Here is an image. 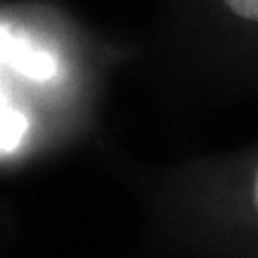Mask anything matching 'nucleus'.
Listing matches in <instances>:
<instances>
[{"label": "nucleus", "instance_id": "1", "mask_svg": "<svg viewBox=\"0 0 258 258\" xmlns=\"http://www.w3.org/2000/svg\"><path fill=\"white\" fill-rule=\"evenodd\" d=\"M3 64L19 72L27 79L34 82H50L60 72L55 55H50L48 50L38 48L34 41H29L24 34H19L17 29H12L8 22H3Z\"/></svg>", "mask_w": 258, "mask_h": 258}, {"label": "nucleus", "instance_id": "4", "mask_svg": "<svg viewBox=\"0 0 258 258\" xmlns=\"http://www.w3.org/2000/svg\"><path fill=\"white\" fill-rule=\"evenodd\" d=\"M256 206H258V175H256Z\"/></svg>", "mask_w": 258, "mask_h": 258}, {"label": "nucleus", "instance_id": "3", "mask_svg": "<svg viewBox=\"0 0 258 258\" xmlns=\"http://www.w3.org/2000/svg\"><path fill=\"white\" fill-rule=\"evenodd\" d=\"M225 3H227V8H230L234 15L258 22V0H225Z\"/></svg>", "mask_w": 258, "mask_h": 258}, {"label": "nucleus", "instance_id": "2", "mask_svg": "<svg viewBox=\"0 0 258 258\" xmlns=\"http://www.w3.org/2000/svg\"><path fill=\"white\" fill-rule=\"evenodd\" d=\"M3 129H0V151H3V158L17 153V148L22 146V141L29 132V117L19 110L15 101L8 96V86L3 84Z\"/></svg>", "mask_w": 258, "mask_h": 258}]
</instances>
